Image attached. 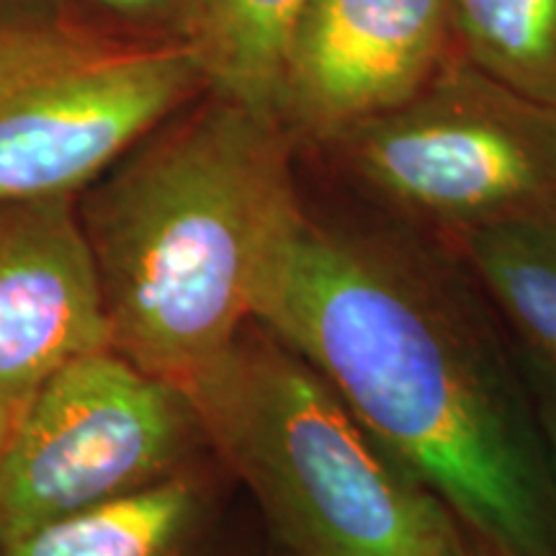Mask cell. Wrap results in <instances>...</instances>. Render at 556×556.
Instances as JSON below:
<instances>
[{
  "label": "cell",
  "instance_id": "6da1fadb",
  "mask_svg": "<svg viewBox=\"0 0 556 556\" xmlns=\"http://www.w3.org/2000/svg\"><path fill=\"white\" fill-rule=\"evenodd\" d=\"M253 323L495 556H556V477L539 402L462 255L405 225L304 214L263 268Z\"/></svg>",
  "mask_w": 556,
  "mask_h": 556
},
{
  "label": "cell",
  "instance_id": "7a4b0ae2",
  "mask_svg": "<svg viewBox=\"0 0 556 556\" xmlns=\"http://www.w3.org/2000/svg\"><path fill=\"white\" fill-rule=\"evenodd\" d=\"M294 144L274 114L206 90L83 191L114 351L180 387L227 351L307 214Z\"/></svg>",
  "mask_w": 556,
  "mask_h": 556
},
{
  "label": "cell",
  "instance_id": "3957f363",
  "mask_svg": "<svg viewBox=\"0 0 556 556\" xmlns=\"http://www.w3.org/2000/svg\"><path fill=\"white\" fill-rule=\"evenodd\" d=\"M289 556H415L458 520L258 323L184 387Z\"/></svg>",
  "mask_w": 556,
  "mask_h": 556
},
{
  "label": "cell",
  "instance_id": "277c9868",
  "mask_svg": "<svg viewBox=\"0 0 556 556\" xmlns=\"http://www.w3.org/2000/svg\"><path fill=\"white\" fill-rule=\"evenodd\" d=\"M325 148L389 217L446 245L556 212V111L458 54L409 99Z\"/></svg>",
  "mask_w": 556,
  "mask_h": 556
},
{
  "label": "cell",
  "instance_id": "5b68a950",
  "mask_svg": "<svg viewBox=\"0 0 556 556\" xmlns=\"http://www.w3.org/2000/svg\"><path fill=\"white\" fill-rule=\"evenodd\" d=\"M186 41H131L60 18L0 26V201L78 199L206 93Z\"/></svg>",
  "mask_w": 556,
  "mask_h": 556
},
{
  "label": "cell",
  "instance_id": "8992f818",
  "mask_svg": "<svg viewBox=\"0 0 556 556\" xmlns=\"http://www.w3.org/2000/svg\"><path fill=\"white\" fill-rule=\"evenodd\" d=\"M206 448L184 387L114 348L73 358L18 409L0 451V546L191 469Z\"/></svg>",
  "mask_w": 556,
  "mask_h": 556
},
{
  "label": "cell",
  "instance_id": "52a82bcc",
  "mask_svg": "<svg viewBox=\"0 0 556 556\" xmlns=\"http://www.w3.org/2000/svg\"><path fill=\"white\" fill-rule=\"evenodd\" d=\"M454 58L451 0H309L283 58L276 116L296 142L325 148Z\"/></svg>",
  "mask_w": 556,
  "mask_h": 556
},
{
  "label": "cell",
  "instance_id": "ba28073f",
  "mask_svg": "<svg viewBox=\"0 0 556 556\" xmlns=\"http://www.w3.org/2000/svg\"><path fill=\"white\" fill-rule=\"evenodd\" d=\"M106 345L78 199L0 201V405L24 407L58 368Z\"/></svg>",
  "mask_w": 556,
  "mask_h": 556
},
{
  "label": "cell",
  "instance_id": "9c48e42d",
  "mask_svg": "<svg viewBox=\"0 0 556 556\" xmlns=\"http://www.w3.org/2000/svg\"><path fill=\"white\" fill-rule=\"evenodd\" d=\"M451 248L490 299L533 397L556 402V212L477 229Z\"/></svg>",
  "mask_w": 556,
  "mask_h": 556
},
{
  "label": "cell",
  "instance_id": "30bf717a",
  "mask_svg": "<svg viewBox=\"0 0 556 556\" xmlns=\"http://www.w3.org/2000/svg\"><path fill=\"white\" fill-rule=\"evenodd\" d=\"M212 495L197 469L0 546V556H199Z\"/></svg>",
  "mask_w": 556,
  "mask_h": 556
},
{
  "label": "cell",
  "instance_id": "8fae6325",
  "mask_svg": "<svg viewBox=\"0 0 556 556\" xmlns=\"http://www.w3.org/2000/svg\"><path fill=\"white\" fill-rule=\"evenodd\" d=\"M307 3L309 0H201L186 45L197 52L206 88L276 116L283 58Z\"/></svg>",
  "mask_w": 556,
  "mask_h": 556
},
{
  "label": "cell",
  "instance_id": "7c38bea8",
  "mask_svg": "<svg viewBox=\"0 0 556 556\" xmlns=\"http://www.w3.org/2000/svg\"><path fill=\"white\" fill-rule=\"evenodd\" d=\"M456 54L556 111V0H451Z\"/></svg>",
  "mask_w": 556,
  "mask_h": 556
},
{
  "label": "cell",
  "instance_id": "4fadbf2b",
  "mask_svg": "<svg viewBox=\"0 0 556 556\" xmlns=\"http://www.w3.org/2000/svg\"><path fill=\"white\" fill-rule=\"evenodd\" d=\"M201 0H54V18L131 41H186Z\"/></svg>",
  "mask_w": 556,
  "mask_h": 556
},
{
  "label": "cell",
  "instance_id": "5bb4252c",
  "mask_svg": "<svg viewBox=\"0 0 556 556\" xmlns=\"http://www.w3.org/2000/svg\"><path fill=\"white\" fill-rule=\"evenodd\" d=\"M415 556H495L492 552L479 544L471 533L462 523H456L448 533H443L441 539L433 544L417 552Z\"/></svg>",
  "mask_w": 556,
  "mask_h": 556
},
{
  "label": "cell",
  "instance_id": "9a60e30c",
  "mask_svg": "<svg viewBox=\"0 0 556 556\" xmlns=\"http://www.w3.org/2000/svg\"><path fill=\"white\" fill-rule=\"evenodd\" d=\"M54 18V0H0V26Z\"/></svg>",
  "mask_w": 556,
  "mask_h": 556
},
{
  "label": "cell",
  "instance_id": "2e32d148",
  "mask_svg": "<svg viewBox=\"0 0 556 556\" xmlns=\"http://www.w3.org/2000/svg\"><path fill=\"white\" fill-rule=\"evenodd\" d=\"M536 402H539L541 422H544L546 446H548V456H552V467L556 477V402L552 400H536Z\"/></svg>",
  "mask_w": 556,
  "mask_h": 556
},
{
  "label": "cell",
  "instance_id": "e0dca14e",
  "mask_svg": "<svg viewBox=\"0 0 556 556\" xmlns=\"http://www.w3.org/2000/svg\"><path fill=\"white\" fill-rule=\"evenodd\" d=\"M18 409H21V407H5V405H0V451H3L5 441H9L13 422H16V417H18Z\"/></svg>",
  "mask_w": 556,
  "mask_h": 556
},
{
  "label": "cell",
  "instance_id": "ac0fdd59",
  "mask_svg": "<svg viewBox=\"0 0 556 556\" xmlns=\"http://www.w3.org/2000/svg\"><path fill=\"white\" fill-rule=\"evenodd\" d=\"M266 556H289L287 552H281V548H278V552H274V554H266Z\"/></svg>",
  "mask_w": 556,
  "mask_h": 556
}]
</instances>
